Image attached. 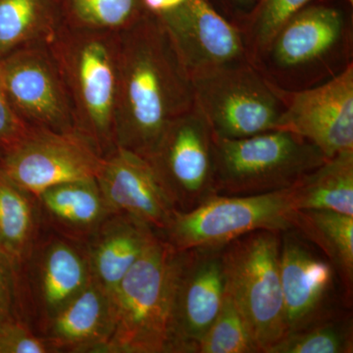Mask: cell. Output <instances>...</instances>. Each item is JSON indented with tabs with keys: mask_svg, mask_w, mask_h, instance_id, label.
<instances>
[{
	"mask_svg": "<svg viewBox=\"0 0 353 353\" xmlns=\"http://www.w3.org/2000/svg\"><path fill=\"white\" fill-rule=\"evenodd\" d=\"M194 105L218 138H248L277 130L285 104L250 61L192 77Z\"/></svg>",
	"mask_w": 353,
	"mask_h": 353,
	"instance_id": "52a82bcc",
	"label": "cell"
},
{
	"mask_svg": "<svg viewBox=\"0 0 353 353\" xmlns=\"http://www.w3.org/2000/svg\"><path fill=\"white\" fill-rule=\"evenodd\" d=\"M59 0H0V60L18 46L57 32Z\"/></svg>",
	"mask_w": 353,
	"mask_h": 353,
	"instance_id": "603a6c76",
	"label": "cell"
},
{
	"mask_svg": "<svg viewBox=\"0 0 353 353\" xmlns=\"http://www.w3.org/2000/svg\"><path fill=\"white\" fill-rule=\"evenodd\" d=\"M216 136L194 105L167 128L150 160L176 211L185 212L216 196Z\"/></svg>",
	"mask_w": 353,
	"mask_h": 353,
	"instance_id": "30bf717a",
	"label": "cell"
},
{
	"mask_svg": "<svg viewBox=\"0 0 353 353\" xmlns=\"http://www.w3.org/2000/svg\"><path fill=\"white\" fill-rule=\"evenodd\" d=\"M15 261L0 248V322L18 319Z\"/></svg>",
	"mask_w": 353,
	"mask_h": 353,
	"instance_id": "f546056e",
	"label": "cell"
},
{
	"mask_svg": "<svg viewBox=\"0 0 353 353\" xmlns=\"http://www.w3.org/2000/svg\"><path fill=\"white\" fill-rule=\"evenodd\" d=\"M296 211L290 188L259 196L216 194L192 210H176L159 234L176 250L223 246L257 230L290 229Z\"/></svg>",
	"mask_w": 353,
	"mask_h": 353,
	"instance_id": "ba28073f",
	"label": "cell"
},
{
	"mask_svg": "<svg viewBox=\"0 0 353 353\" xmlns=\"http://www.w3.org/2000/svg\"><path fill=\"white\" fill-rule=\"evenodd\" d=\"M350 2V6H353V0H347Z\"/></svg>",
	"mask_w": 353,
	"mask_h": 353,
	"instance_id": "836d02e7",
	"label": "cell"
},
{
	"mask_svg": "<svg viewBox=\"0 0 353 353\" xmlns=\"http://www.w3.org/2000/svg\"><path fill=\"white\" fill-rule=\"evenodd\" d=\"M280 275L287 334L352 307L333 264L294 228L281 232Z\"/></svg>",
	"mask_w": 353,
	"mask_h": 353,
	"instance_id": "8fae6325",
	"label": "cell"
},
{
	"mask_svg": "<svg viewBox=\"0 0 353 353\" xmlns=\"http://www.w3.org/2000/svg\"><path fill=\"white\" fill-rule=\"evenodd\" d=\"M67 20L73 29L87 31H126L145 15L141 0H62Z\"/></svg>",
	"mask_w": 353,
	"mask_h": 353,
	"instance_id": "d4e9b609",
	"label": "cell"
},
{
	"mask_svg": "<svg viewBox=\"0 0 353 353\" xmlns=\"http://www.w3.org/2000/svg\"><path fill=\"white\" fill-rule=\"evenodd\" d=\"M197 353H260L245 319L227 292L217 317L199 341Z\"/></svg>",
	"mask_w": 353,
	"mask_h": 353,
	"instance_id": "4316f807",
	"label": "cell"
},
{
	"mask_svg": "<svg viewBox=\"0 0 353 353\" xmlns=\"http://www.w3.org/2000/svg\"><path fill=\"white\" fill-rule=\"evenodd\" d=\"M292 228L333 264L348 303L352 304L353 216L321 209H303L294 213Z\"/></svg>",
	"mask_w": 353,
	"mask_h": 353,
	"instance_id": "44dd1931",
	"label": "cell"
},
{
	"mask_svg": "<svg viewBox=\"0 0 353 353\" xmlns=\"http://www.w3.org/2000/svg\"><path fill=\"white\" fill-rule=\"evenodd\" d=\"M180 250L160 234L112 294L113 328L102 353H173Z\"/></svg>",
	"mask_w": 353,
	"mask_h": 353,
	"instance_id": "3957f363",
	"label": "cell"
},
{
	"mask_svg": "<svg viewBox=\"0 0 353 353\" xmlns=\"http://www.w3.org/2000/svg\"><path fill=\"white\" fill-rule=\"evenodd\" d=\"M113 320L112 296L92 278L81 294L46 323L44 339L54 352L102 353Z\"/></svg>",
	"mask_w": 353,
	"mask_h": 353,
	"instance_id": "ac0fdd59",
	"label": "cell"
},
{
	"mask_svg": "<svg viewBox=\"0 0 353 353\" xmlns=\"http://www.w3.org/2000/svg\"><path fill=\"white\" fill-rule=\"evenodd\" d=\"M223 246L180 250L174 297L173 353H197L226 296Z\"/></svg>",
	"mask_w": 353,
	"mask_h": 353,
	"instance_id": "4fadbf2b",
	"label": "cell"
},
{
	"mask_svg": "<svg viewBox=\"0 0 353 353\" xmlns=\"http://www.w3.org/2000/svg\"><path fill=\"white\" fill-rule=\"evenodd\" d=\"M314 0H262L241 30L250 63L294 15Z\"/></svg>",
	"mask_w": 353,
	"mask_h": 353,
	"instance_id": "83f0119b",
	"label": "cell"
},
{
	"mask_svg": "<svg viewBox=\"0 0 353 353\" xmlns=\"http://www.w3.org/2000/svg\"><path fill=\"white\" fill-rule=\"evenodd\" d=\"M38 199L0 171V248L16 262L34 248L38 227Z\"/></svg>",
	"mask_w": 353,
	"mask_h": 353,
	"instance_id": "cb8c5ba5",
	"label": "cell"
},
{
	"mask_svg": "<svg viewBox=\"0 0 353 353\" xmlns=\"http://www.w3.org/2000/svg\"><path fill=\"white\" fill-rule=\"evenodd\" d=\"M281 232L257 230L223 248L226 292L260 353L287 334L280 275Z\"/></svg>",
	"mask_w": 353,
	"mask_h": 353,
	"instance_id": "8992f818",
	"label": "cell"
},
{
	"mask_svg": "<svg viewBox=\"0 0 353 353\" xmlns=\"http://www.w3.org/2000/svg\"><path fill=\"white\" fill-rule=\"evenodd\" d=\"M274 87H317L353 64L352 13L332 0H314L294 15L252 62Z\"/></svg>",
	"mask_w": 353,
	"mask_h": 353,
	"instance_id": "7a4b0ae2",
	"label": "cell"
},
{
	"mask_svg": "<svg viewBox=\"0 0 353 353\" xmlns=\"http://www.w3.org/2000/svg\"><path fill=\"white\" fill-rule=\"evenodd\" d=\"M32 271L39 306L46 323L92 281L85 248L81 250L66 236L51 238L39 246Z\"/></svg>",
	"mask_w": 353,
	"mask_h": 353,
	"instance_id": "d6986e66",
	"label": "cell"
},
{
	"mask_svg": "<svg viewBox=\"0 0 353 353\" xmlns=\"http://www.w3.org/2000/svg\"><path fill=\"white\" fill-rule=\"evenodd\" d=\"M109 210L143 221L161 233L176 212L150 160L115 145L103 155L97 178Z\"/></svg>",
	"mask_w": 353,
	"mask_h": 353,
	"instance_id": "2e32d148",
	"label": "cell"
},
{
	"mask_svg": "<svg viewBox=\"0 0 353 353\" xmlns=\"http://www.w3.org/2000/svg\"><path fill=\"white\" fill-rule=\"evenodd\" d=\"M290 190L296 210L321 209L353 216V152L327 159Z\"/></svg>",
	"mask_w": 353,
	"mask_h": 353,
	"instance_id": "7402d4cb",
	"label": "cell"
},
{
	"mask_svg": "<svg viewBox=\"0 0 353 353\" xmlns=\"http://www.w3.org/2000/svg\"><path fill=\"white\" fill-rule=\"evenodd\" d=\"M53 352L46 339L36 336L19 319L0 322V353Z\"/></svg>",
	"mask_w": 353,
	"mask_h": 353,
	"instance_id": "f1b7e54d",
	"label": "cell"
},
{
	"mask_svg": "<svg viewBox=\"0 0 353 353\" xmlns=\"http://www.w3.org/2000/svg\"><path fill=\"white\" fill-rule=\"evenodd\" d=\"M194 106L192 78L161 21L146 13L118 34L115 145L148 158Z\"/></svg>",
	"mask_w": 353,
	"mask_h": 353,
	"instance_id": "6da1fadb",
	"label": "cell"
},
{
	"mask_svg": "<svg viewBox=\"0 0 353 353\" xmlns=\"http://www.w3.org/2000/svg\"><path fill=\"white\" fill-rule=\"evenodd\" d=\"M278 90L285 109L277 130L307 139L327 159L353 152V64L317 87Z\"/></svg>",
	"mask_w": 353,
	"mask_h": 353,
	"instance_id": "7c38bea8",
	"label": "cell"
},
{
	"mask_svg": "<svg viewBox=\"0 0 353 353\" xmlns=\"http://www.w3.org/2000/svg\"><path fill=\"white\" fill-rule=\"evenodd\" d=\"M103 155L94 141L78 130L32 127L7 148L0 171L38 199L44 190L60 183L97 178Z\"/></svg>",
	"mask_w": 353,
	"mask_h": 353,
	"instance_id": "9c48e42d",
	"label": "cell"
},
{
	"mask_svg": "<svg viewBox=\"0 0 353 353\" xmlns=\"http://www.w3.org/2000/svg\"><path fill=\"white\" fill-rule=\"evenodd\" d=\"M0 83L7 99L31 126L77 130L73 109L52 55L32 48L0 60Z\"/></svg>",
	"mask_w": 353,
	"mask_h": 353,
	"instance_id": "5bb4252c",
	"label": "cell"
},
{
	"mask_svg": "<svg viewBox=\"0 0 353 353\" xmlns=\"http://www.w3.org/2000/svg\"><path fill=\"white\" fill-rule=\"evenodd\" d=\"M352 318L348 310L287 334L267 353H352Z\"/></svg>",
	"mask_w": 353,
	"mask_h": 353,
	"instance_id": "484cf974",
	"label": "cell"
},
{
	"mask_svg": "<svg viewBox=\"0 0 353 353\" xmlns=\"http://www.w3.org/2000/svg\"><path fill=\"white\" fill-rule=\"evenodd\" d=\"M187 0H141L145 13L161 17L180 8Z\"/></svg>",
	"mask_w": 353,
	"mask_h": 353,
	"instance_id": "d6a6232c",
	"label": "cell"
},
{
	"mask_svg": "<svg viewBox=\"0 0 353 353\" xmlns=\"http://www.w3.org/2000/svg\"><path fill=\"white\" fill-rule=\"evenodd\" d=\"M1 250H2V248H1Z\"/></svg>",
	"mask_w": 353,
	"mask_h": 353,
	"instance_id": "e575fe53",
	"label": "cell"
},
{
	"mask_svg": "<svg viewBox=\"0 0 353 353\" xmlns=\"http://www.w3.org/2000/svg\"><path fill=\"white\" fill-rule=\"evenodd\" d=\"M55 32L51 53L73 102L76 129L103 153L115 146L118 85V34L74 29Z\"/></svg>",
	"mask_w": 353,
	"mask_h": 353,
	"instance_id": "277c9868",
	"label": "cell"
},
{
	"mask_svg": "<svg viewBox=\"0 0 353 353\" xmlns=\"http://www.w3.org/2000/svg\"><path fill=\"white\" fill-rule=\"evenodd\" d=\"M158 234L150 225L132 216L109 215L85 241L92 278L112 296Z\"/></svg>",
	"mask_w": 353,
	"mask_h": 353,
	"instance_id": "e0dca14e",
	"label": "cell"
},
{
	"mask_svg": "<svg viewBox=\"0 0 353 353\" xmlns=\"http://www.w3.org/2000/svg\"><path fill=\"white\" fill-rule=\"evenodd\" d=\"M31 125L16 112L0 83V145L9 148L31 131Z\"/></svg>",
	"mask_w": 353,
	"mask_h": 353,
	"instance_id": "4dcf8cb0",
	"label": "cell"
},
{
	"mask_svg": "<svg viewBox=\"0 0 353 353\" xmlns=\"http://www.w3.org/2000/svg\"><path fill=\"white\" fill-rule=\"evenodd\" d=\"M326 160L317 146L285 130L243 139L216 137L215 194L259 196L288 190Z\"/></svg>",
	"mask_w": 353,
	"mask_h": 353,
	"instance_id": "5b68a950",
	"label": "cell"
},
{
	"mask_svg": "<svg viewBox=\"0 0 353 353\" xmlns=\"http://www.w3.org/2000/svg\"><path fill=\"white\" fill-rule=\"evenodd\" d=\"M229 22L243 30L262 0H206Z\"/></svg>",
	"mask_w": 353,
	"mask_h": 353,
	"instance_id": "1f68e13d",
	"label": "cell"
},
{
	"mask_svg": "<svg viewBox=\"0 0 353 353\" xmlns=\"http://www.w3.org/2000/svg\"><path fill=\"white\" fill-rule=\"evenodd\" d=\"M157 18L190 78L228 65L250 61L243 32L206 0H187L180 8Z\"/></svg>",
	"mask_w": 353,
	"mask_h": 353,
	"instance_id": "9a60e30c",
	"label": "cell"
},
{
	"mask_svg": "<svg viewBox=\"0 0 353 353\" xmlns=\"http://www.w3.org/2000/svg\"><path fill=\"white\" fill-rule=\"evenodd\" d=\"M37 199L53 226L73 241H87L112 214L95 179L60 183Z\"/></svg>",
	"mask_w": 353,
	"mask_h": 353,
	"instance_id": "ffe728a7",
	"label": "cell"
}]
</instances>
